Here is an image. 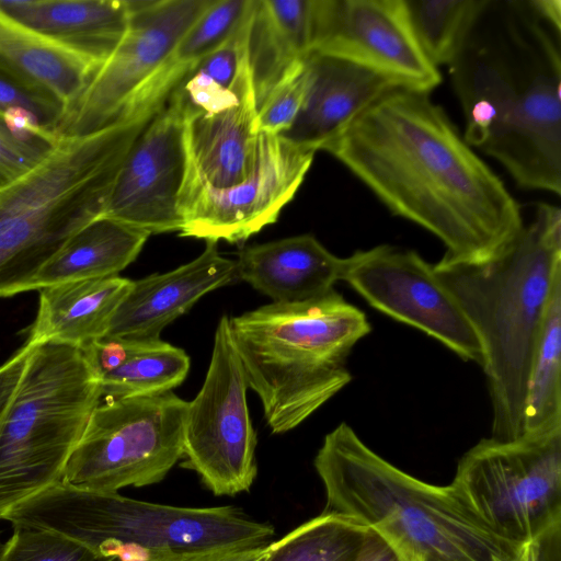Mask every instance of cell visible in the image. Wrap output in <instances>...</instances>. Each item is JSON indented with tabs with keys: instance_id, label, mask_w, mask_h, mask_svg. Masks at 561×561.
Wrapping results in <instances>:
<instances>
[{
	"instance_id": "cell-1",
	"label": "cell",
	"mask_w": 561,
	"mask_h": 561,
	"mask_svg": "<svg viewBox=\"0 0 561 561\" xmlns=\"http://www.w3.org/2000/svg\"><path fill=\"white\" fill-rule=\"evenodd\" d=\"M323 150L394 216L438 238L440 261H486L524 226L517 201L430 93L390 91Z\"/></svg>"
},
{
	"instance_id": "cell-2",
	"label": "cell",
	"mask_w": 561,
	"mask_h": 561,
	"mask_svg": "<svg viewBox=\"0 0 561 561\" xmlns=\"http://www.w3.org/2000/svg\"><path fill=\"white\" fill-rule=\"evenodd\" d=\"M561 32L529 0H485L448 65L465 141L527 190L561 193Z\"/></svg>"
},
{
	"instance_id": "cell-3",
	"label": "cell",
	"mask_w": 561,
	"mask_h": 561,
	"mask_svg": "<svg viewBox=\"0 0 561 561\" xmlns=\"http://www.w3.org/2000/svg\"><path fill=\"white\" fill-rule=\"evenodd\" d=\"M433 267L482 345L491 438L522 437L531 360L551 296L561 284L560 208L538 204L531 222L486 261H439Z\"/></svg>"
},
{
	"instance_id": "cell-4",
	"label": "cell",
	"mask_w": 561,
	"mask_h": 561,
	"mask_svg": "<svg viewBox=\"0 0 561 561\" xmlns=\"http://www.w3.org/2000/svg\"><path fill=\"white\" fill-rule=\"evenodd\" d=\"M313 465L324 488L323 513L363 524L415 561H536L533 542L499 536L450 484L404 472L344 422L325 435Z\"/></svg>"
},
{
	"instance_id": "cell-5",
	"label": "cell",
	"mask_w": 561,
	"mask_h": 561,
	"mask_svg": "<svg viewBox=\"0 0 561 561\" xmlns=\"http://www.w3.org/2000/svg\"><path fill=\"white\" fill-rule=\"evenodd\" d=\"M153 116L60 137L36 167L0 188V298L32 290L61 247L105 214L122 163Z\"/></svg>"
},
{
	"instance_id": "cell-6",
	"label": "cell",
	"mask_w": 561,
	"mask_h": 561,
	"mask_svg": "<svg viewBox=\"0 0 561 561\" xmlns=\"http://www.w3.org/2000/svg\"><path fill=\"white\" fill-rule=\"evenodd\" d=\"M249 388L274 434L289 432L352 380L345 360L366 336L365 313L336 290L301 302H271L229 318Z\"/></svg>"
},
{
	"instance_id": "cell-7",
	"label": "cell",
	"mask_w": 561,
	"mask_h": 561,
	"mask_svg": "<svg viewBox=\"0 0 561 561\" xmlns=\"http://www.w3.org/2000/svg\"><path fill=\"white\" fill-rule=\"evenodd\" d=\"M65 535L125 561H187L266 547L275 530L234 506L182 507L77 489L61 481L2 518Z\"/></svg>"
},
{
	"instance_id": "cell-8",
	"label": "cell",
	"mask_w": 561,
	"mask_h": 561,
	"mask_svg": "<svg viewBox=\"0 0 561 561\" xmlns=\"http://www.w3.org/2000/svg\"><path fill=\"white\" fill-rule=\"evenodd\" d=\"M101 400L100 378L80 348L34 344L0 426V519L61 481Z\"/></svg>"
},
{
	"instance_id": "cell-9",
	"label": "cell",
	"mask_w": 561,
	"mask_h": 561,
	"mask_svg": "<svg viewBox=\"0 0 561 561\" xmlns=\"http://www.w3.org/2000/svg\"><path fill=\"white\" fill-rule=\"evenodd\" d=\"M213 0L130 1L128 28L65 116L60 137L84 136L157 113L187 75L178 43Z\"/></svg>"
},
{
	"instance_id": "cell-10",
	"label": "cell",
	"mask_w": 561,
	"mask_h": 561,
	"mask_svg": "<svg viewBox=\"0 0 561 561\" xmlns=\"http://www.w3.org/2000/svg\"><path fill=\"white\" fill-rule=\"evenodd\" d=\"M450 485L495 534L531 543L561 524V430L481 439L459 459Z\"/></svg>"
},
{
	"instance_id": "cell-11",
	"label": "cell",
	"mask_w": 561,
	"mask_h": 561,
	"mask_svg": "<svg viewBox=\"0 0 561 561\" xmlns=\"http://www.w3.org/2000/svg\"><path fill=\"white\" fill-rule=\"evenodd\" d=\"M187 405L173 391L101 400L61 482L96 492L160 482L183 457Z\"/></svg>"
},
{
	"instance_id": "cell-12",
	"label": "cell",
	"mask_w": 561,
	"mask_h": 561,
	"mask_svg": "<svg viewBox=\"0 0 561 561\" xmlns=\"http://www.w3.org/2000/svg\"><path fill=\"white\" fill-rule=\"evenodd\" d=\"M248 389L229 318L224 314L216 327L206 377L188 402L183 427V467L195 471L215 495L249 491L257 473Z\"/></svg>"
},
{
	"instance_id": "cell-13",
	"label": "cell",
	"mask_w": 561,
	"mask_h": 561,
	"mask_svg": "<svg viewBox=\"0 0 561 561\" xmlns=\"http://www.w3.org/2000/svg\"><path fill=\"white\" fill-rule=\"evenodd\" d=\"M341 280L373 308L483 366V348L469 319L433 265L415 251L389 244L358 250L344 257Z\"/></svg>"
},
{
	"instance_id": "cell-14",
	"label": "cell",
	"mask_w": 561,
	"mask_h": 561,
	"mask_svg": "<svg viewBox=\"0 0 561 561\" xmlns=\"http://www.w3.org/2000/svg\"><path fill=\"white\" fill-rule=\"evenodd\" d=\"M311 46L405 89L430 93L442 82L413 33L404 0H311Z\"/></svg>"
},
{
	"instance_id": "cell-15",
	"label": "cell",
	"mask_w": 561,
	"mask_h": 561,
	"mask_svg": "<svg viewBox=\"0 0 561 561\" xmlns=\"http://www.w3.org/2000/svg\"><path fill=\"white\" fill-rule=\"evenodd\" d=\"M314 151L260 131L253 172L221 190L202 188L181 203L182 237L237 243L275 222L313 161Z\"/></svg>"
},
{
	"instance_id": "cell-16",
	"label": "cell",
	"mask_w": 561,
	"mask_h": 561,
	"mask_svg": "<svg viewBox=\"0 0 561 561\" xmlns=\"http://www.w3.org/2000/svg\"><path fill=\"white\" fill-rule=\"evenodd\" d=\"M187 171L185 114L169 96L127 152L104 216L148 236L179 232Z\"/></svg>"
},
{
	"instance_id": "cell-17",
	"label": "cell",
	"mask_w": 561,
	"mask_h": 561,
	"mask_svg": "<svg viewBox=\"0 0 561 561\" xmlns=\"http://www.w3.org/2000/svg\"><path fill=\"white\" fill-rule=\"evenodd\" d=\"M306 60L309 81L304 103L290 127L278 136L314 152L323 150L377 100L403 88L337 56L311 51Z\"/></svg>"
},
{
	"instance_id": "cell-18",
	"label": "cell",
	"mask_w": 561,
	"mask_h": 561,
	"mask_svg": "<svg viewBox=\"0 0 561 561\" xmlns=\"http://www.w3.org/2000/svg\"><path fill=\"white\" fill-rule=\"evenodd\" d=\"M237 276V262L207 242L193 261L162 274L133 280L105 336L135 342L161 340V332L204 295Z\"/></svg>"
},
{
	"instance_id": "cell-19",
	"label": "cell",
	"mask_w": 561,
	"mask_h": 561,
	"mask_svg": "<svg viewBox=\"0 0 561 561\" xmlns=\"http://www.w3.org/2000/svg\"><path fill=\"white\" fill-rule=\"evenodd\" d=\"M256 114L251 92L221 112L185 116L188 171L181 203L202 188L237 185L253 172L260 134Z\"/></svg>"
},
{
	"instance_id": "cell-20",
	"label": "cell",
	"mask_w": 561,
	"mask_h": 561,
	"mask_svg": "<svg viewBox=\"0 0 561 561\" xmlns=\"http://www.w3.org/2000/svg\"><path fill=\"white\" fill-rule=\"evenodd\" d=\"M237 276L275 304H295L323 296L342 279L344 257L312 234L255 244L239 252Z\"/></svg>"
},
{
	"instance_id": "cell-21",
	"label": "cell",
	"mask_w": 561,
	"mask_h": 561,
	"mask_svg": "<svg viewBox=\"0 0 561 561\" xmlns=\"http://www.w3.org/2000/svg\"><path fill=\"white\" fill-rule=\"evenodd\" d=\"M0 11L101 64L125 35L130 19L128 0H0Z\"/></svg>"
},
{
	"instance_id": "cell-22",
	"label": "cell",
	"mask_w": 561,
	"mask_h": 561,
	"mask_svg": "<svg viewBox=\"0 0 561 561\" xmlns=\"http://www.w3.org/2000/svg\"><path fill=\"white\" fill-rule=\"evenodd\" d=\"M131 282L116 275L41 288L37 316L26 342L82 348L105 336Z\"/></svg>"
},
{
	"instance_id": "cell-23",
	"label": "cell",
	"mask_w": 561,
	"mask_h": 561,
	"mask_svg": "<svg viewBox=\"0 0 561 561\" xmlns=\"http://www.w3.org/2000/svg\"><path fill=\"white\" fill-rule=\"evenodd\" d=\"M311 47V0H252L247 58L256 111Z\"/></svg>"
},
{
	"instance_id": "cell-24",
	"label": "cell",
	"mask_w": 561,
	"mask_h": 561,
	"mask_svg": "<svg viewBox=\"0 0 561 561\" xmlns=\"http://www.w3.org/2000/svg\"><path fill=\"white\" fill-rule=\"evenodd\" d=\"M101 66L90 55L44 37L0 11V67L51 93L64 105L65 116Z\"/></svg>"
},
{
	"instance_id": "cell-25",
	"label": "cell",
	"mask_w": 561,
	"mask_h": 561,
	"mask_svg": "<svg viewBox=\"0 0 561 561\" xmlns=\"http://www.w3.org/2000/svg\"><path fill=\"white\" fill-rule=\"evenodd\" d=\"M148 238L146 232L103 215L61 247L39 271L32 289L116 276L136 260Z\"/></svg>"
},
{
	"instance_id": "cell-26",
	"label": "cell",
	"mask_w": 561,
	"mask_h": 561,
	"mask_svg": "<svg viewBox=\"0 0 561 561\" xmlns=\"http://www.w3.org/2000/svg\"><path fill=\"white\" fill-rule=\"evenodd\" d=\"M251 4L231 37L191 70L170 94L185 116L221 112L253 92L247 58Z\"/></svg>"
},
{
	"instance_id": "cell-27",
	"label": "cell",
	"mask_w": 561,
	"mask_h": 561,
	"mask_svg": "<svg viewBox=\"0 0 561 561\" xmlns=\"http://www.w3.org/2000/svg\"><path fill=\"white\" fill-rule=\"evenodd\" d=\"M557 430H561V284L551 296L531 360L523 436Z\"/></svg>"
},
{
	"instance_id": "cell-28",
	"label": "cell",
	"mask_w": 561,
	"mask_h": 561,
	"mask_svg": "<svg viewBox=\"0 0 561 561\" xmlns=\"http://www.w3.org/2000/svg\"><path fill=\"white\" fill-rule=\"evenodd\" d=\"M190 357L162 340L135 342L126 359L100 378L102 400L172 391L186 378Z\"/></svg>"
},
{
	"instance_id": "cell-29",
	"label": "cell",
	"mask_w": 561,
	"mask_h": 561,
	"mask_svg": "<svg viewBox=\"0 0 561 561\" xmlns=\"http://www.w3.org/2000/svg\"><path fill=\"white\" fill-rule=\"evenodd\" d=\"M368 533L352 518L322 512L270 542L263 561H357Z\"/></svg>"
},
{
	"instance_id": "cell-30",
	"label": "cell",
	"mask_w": 561,
	"mask_h": 561,
	"mask_svg": "<svg viewBox=\"0 0 561 561\" xmlns=\"http://www.w3.org/2000/svg\"><path fill=\"white\" fill-rule=\"evenodd\" d=\"M485 0H404L413 33L427 59L449 65Z\"/></svg>"
},
{
	"instance_id": "cell-31",
	"label": "cell",
	"mask_w": 561,
	"mask_h": 561,
	"mask_svg": "<svg viewBox=\"0 0 561 561\" xmlns=\"http://www.w3.org/2000/svg\"><path fill=\"white\" fill-rule=\"evenodd\" d=\"M250 4L251 0H213L174 48L171 59L174 67L187 73L193 70L231 37Z\"/></svg>"
},
{
	"instance_id": "cell-32",
	"label": "cell",
	"mask_w": 561,
	"mask_h": 561,
	"mask_svg": "<svg viewBox=\"0 0 561 561\" xmlns=\"http://www.w3.org/2000/svg\"><path fill=\"white\" fill-rule=\"evenodd\" d=\"M0 561H125L119 554H103L56 531L14 525L1 546Z\"/></svg>"
},
{
	"instance_id": "cell-33",
	"label": "cell",
	"mask_w": 561,
	"mask_h": 561,
	"mask_svg": "<svg viewBox=\"0 0 561 561\" xmlns=\"http://www.w3.org/2000/svg\"><path fill=\"white\" fill-rule=\"evenodd\" d=\"M306 58L270 92L257 108L259 131L280 135L293 124L308 88L309 70Z\"/></svg>"
},
{
	"instance_id": "cell-34",
	"label": "cell",
	"mask_w": 561,
	"mask_h": 561,
	"mask_svg": "<svg viewBox=\"0 0 561 561\" xmlns=\"http://www.w3.org/2000/svg\"><path fill=\"white\" fill-rule=\"evenodd\" d=\"M11 107L28 110L45 129L60 137L65 108L58 99L0 67V115Z\"/></svg>"
},
{
	"instance_id": "cell-35",
	"label": "cell",
	"mask_w": 561,
	"mask_h": 561,
	"mask_svg": "<svg viewBox=\"0 0 561 561\" xmlns=\"http://www.w3.org/2000/svg\"><path fill=\"white\" fill-rule=\"evenodd\" d=\"M56 144H32L18 139L0 115V188L36 167Z\"/></svg>"
},
{
	"instance_id": "cell-36",
	"label": "cell",
	"mask_w": 561,
	"mask_h": 561,
	"mask_svg": "<svg viewBox=\"0 0 561 561\" xmlns=\"http://www.w3.org/2000/svg\"><path fill=\"white\" fill-rule=\"evenodd\" d=\"M34 344L25 343L0 366V426Z\"/></svg>"
},
{
	"instance_id": "cell-37",
	"label": "cell",
	"mask_w": 561,
	"mask_h": 561,
	"mask_svg": "<svg viewBox=\"0 0 561 561\" xmlns=\"http://www.w3.org/2000/svg\"><path fill=\"white\" fill-rule=\"evenodd\" d=\"M369 529L357 561H415L377 531Z\"/></svg>"
},
{
	"instance_id": "cell-38",
	"label": "cell",
	"mask_w": 561,
	"mask_h": 561,
	"mask_svg": "<svg viewBox=\"0 0 561 561\" xmlns=\"http://www.w3.org/2000/svg\"><path fill=\"white\" fill-rule=\"evenodd\" d=\"M533 545L536 561H561V524L549 528Z\"/></svg>"
},
{
	"instance_id": "cell-39",
	"label": "cell",
	"mask_w": 561,
	"mask_h": 561,
	"mask_svg": "<svg viewBox=\"0 0 561 561\" xmlns=\"http://www.w3.org/2000/svg\"><path fill=\"white\" fill-rule=\"evenodd\" d=\"M537 14L561 32V1L560 0H529Z\"/></svg>"
},
{
	"instance_id": "cell-40",
	"label": "cell",
	"mask_w": 561,
	"mask_h": 561,
	"mask_svg": "<svg viewBox=\"0 0 561 561\" xmlns=\"http://www.w3.org/2000/svg\"><path fill=\"white\" fill-rule=\"evenodd\" d=\"M265 547L248 550H231L207 554L187 561H255L264 551Z\"/></svg>"
},
{
	"instance_id": "cell-41",
	"label": "cell",
	"mask_w": 561,
	"mask_h": 561,
	"mask_svg": "<svg viewBox=\"0 0 561 561\" xmlns=\"http://www.w3.org/2000/svg\"><path fill=\"white\" fill-rule=\"evenodd\" d=\"M264 554H265V549H264L263 553L255 561H263Z\"/></svg>"
},
{
	"instance_id": "cell-42",
	"label": "cell",
	"mask_w": 561,
	"mask_h": 561,
	"mask_svg": "<svg viewBox=\"0 0 561 561\" xmlns=\"http://www.w3.org/2000/svg\"><path fill=\"white\" fill-rule=\"evenodd\" d=\"M0 549H1V545H0Z\"/></svg>"
}]
</instances>
